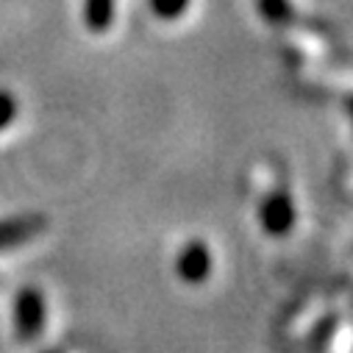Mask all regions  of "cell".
Segmentation results:
<instances>
[{"label": "cell", "instance_id": "cell-5", "mask_svg": "<svg viewBox=\"0 0 353 353\" xmlns=\"http://www.w3.org/2000/svg\"><path fill=\"white\" fill-rule=\"evenodd\" d=\"M290 28V26H287ZM287 42H290V50H295L301 59H325L328 56V39L309 28V26H295L290 28L287 34Z\"/></svg>", "mask_w": 353, "mask_h": 353}, {"label": "cell", "instance_id": "cell-2", "mask_svg": "<svg viewBox=\"0 0 353 353\" xmlns=\"http://www.w3.org/2000/svg\"><path fill=\"white\" fill-rule=\"evenodd\" d=\"M12 323L14 334L20 339H37L45 334L48 325V301L39 290H23L14 295L12 306Z\"/></svg>", "mask_w": 353, "mask_h": 353}, {"label": "cell", "instance_id": "cell-6", "mask_svg": "<svg viewBox=\"0 0 353 353\" xmlns=\"http://www.w3.org/2000/svg\"><path fill=\"white\" fill-rule=\"evenodd\" d=\"M117 14V0H83V26L92 34H106Z\"/></svg>", "mask_w": 353, "mask_h": 353}, {"label": "cell", "instance_id": "cell-4", "mask_svg": "<svg viewBox=\"0 0 353 353\" xmlns=\"http://www.w3.org/2000/svg\"><path fill=\"white\" fill-rule=\"evenodd\" d=\"M45 231V217H12L0 223V250H9L17 245H26L37 234Z\"/></svg>", "mask_w": 353, "mask_h": 353}, {"label": "cell", "instance_id": "cell-9", "mask_svg": "<svg viewBox=\"0 0 353 353\" xmlns=\"http://www.w3.org/2000/svg\"><path fill=\"white\" fill-rule=\"evenodd\" d=\"M17 114H20L17 98L12 92H6V90H0V131H6L9 125H14Z\"/></svg>", "mask_w": 353, "mask_h": 353}, {"label": "cell", "instance_id": "cell-1", "mask_svg": "<svg viewBox=\"0 0 353 353\" xmlns=\"http://www.w3.org/2000/svg\"><path fill=\"white\" fill-rule=\"evenodd\" d=\"M295 220H298L295 201H292L290 190L279 179L268 181V187L259 190V225L268 231L270 236L292 234Z\"/></svg>", "mask_w": 353, "mask_h": 353}, {"label": "cell", "instance_id": "cell-8", "mask_svg": "<svg viewBox=\"0 0 353 353\" xmlns=\"http://www.w3.org/2000/svg\"><path fill=\"white\" fill-rule=\"evenodd\" d=\"M150 3V12L164 20V23H172V20H181L190 6H192V0H148Z\"/></svg>", "mask_w": 353, "mask_h": 353}, {"label": "cell", "instance_id": "cell-7", "mask_svg": "<svg viewBox=\"0 0 353 353\" xmlns=\"http://www.w3.org/2000/svg\"><path fill=\"white\" fill-rule=\"evenodd\" d=\"M256 9L264 23H270L276 28H287L295 23V9L290 0H256Z\"/></svg>", "mask_w": 353, "mask_h": 353}, {"label": "cell", "instance_id": "cell-3", "mask_svg": "<svg viewBox=\"0 0 353 353\" xmlns=\"http://www.w3.org/2000/svg\"><path fill=\"white\" fill-rule=\"evenodd\" d=\"M212 270H214V259H212V250L203 239H190L181 248L179 259H175V273H179V279L187 284L209 281Z\"/></svg>", "mask_w": 353, "mask_h": 353}]
</instances>
